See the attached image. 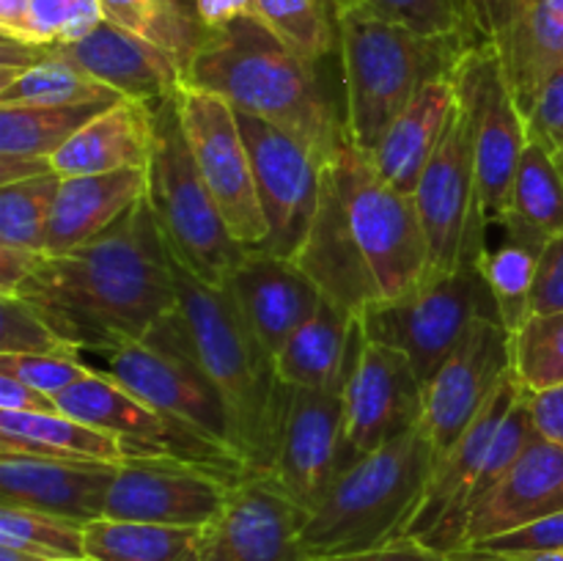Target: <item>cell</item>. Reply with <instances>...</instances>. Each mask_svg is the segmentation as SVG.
<instances>
[{"label": "cell", "instance_id": "4316f807", "mask_svg": "<svg viewBox=\"0 0 563 561\" xmlns=\"http://www.w3.org/2000/svg\"><path fill=\"white\" fill-rule=\"evenodd\" d=\"M460 91L456 72L434 77L421 88L416 99L390 121L368 160L388 185L401 193H416L429 160L438 152L451 119H454Z\"/></svg>", "mask_w": 563, "mask_h": 561}, {"label": "cell", "instance_id": "83f0119b", "mask_svg": "<svg viewBox=\"0 0 563 561\" xmlns=\"http://www.w3.org/2000/svg\"><path fill=\"white\" fill-rule=\"evenodd\" d=\"M119 94L88 75L53 47L3 38L0 55V108H66L115 105Z\"/></svg>", "mask_w": 563, "mask_h": 561}, {"label": "cell", "instance_id": "44dd1931", "mask_svg": "<svg viewBox=\"0 0 563 561\" xmlns=\"http://www.w3.org/2000/svg\"><path fill=\"white\" fill-rule=\"evenodd\" d=\"M223 289L234 300L247 330L273 358L324 300L317 280L295 258L267 251H247Z\"/></svg>", "mask_w": 563, "mask_h": 561}, {"label": "cell", "instance_id": "e0dca14e", "mask_svg": "<svg viewBox=\"0 0 563 561\" xmlns=\"http://www.w3.org/2000/svg\"><path fill=\"white\" fill-rule=\"evenodd\" d=\"M520 396L522 388L515 383V377L506 380L484 407L482 416L467 427V432L443 457H438V465L429 479L421 506L407 528V537L418 539L443 556L465 548L467 522L476 509L478 482H482L489 446Z\"/></svg>", "mask_w": 563, "mask_h": 561}, {"label": "cell", "instance_id": "681fc988", "mask_svg": "<svg viewBox=\"0 0 563 561\" xmlns=\"http://www.w3.org/2000/svg\"><path fill=\"white\" fill-rule=\"evenodd\" d=\"M0 410L5 413H58V402L44 391L0 372Z\"/></svg>", "mask_w": 563, "mask_h": 561}, {"label": "cell", "instance_id": "f35d334b", "mask_svg": "<svg viewBox=\"0 0 563 561\" xmlns=\"http://www.w3.org/2000/svg\"><path fill=\"white\" fill-rule=\"evenodd\" d=\"M539 253L542 251L526 245V242L509 240V237H506L504 245L487 248L482 253V273L495 297L500 322L509 333H515L531 317V295Z\"/></svg>", "mask_w": 563, "mask_h": 561}, {"label": "cell", "instance_id": "f5cc1de1", "mask_svg": "<svg viewBox=\"0 0 563 561\" xmlns=\"http://www.w3.org/2000/svg\"><path fill=\"white\" fill-rule=\"evenodd\" d=\"M196 11L207 31H220L236 20L256 16V0H196Z\"/></svg>", "mask_w": 563, "mask_h": 561}, {"label": "cell", "instance_id": "be15d7a7", "mask_svg": "<svg viewBox=\"0 0 563 561\" xmlns=\"http://www.w3.org/2000/svg\"><path fill=\"white\" fill-rule=\"evenodd\" d=\"M47 561H99L93 556H77V559H47Z\"/></svg>", "mask_w": 563, "mask_h": 561}, {"label": "cell", "instance_id": "603a6c76", "mask_svg": "<svg viewBox=\"0 0 563 561\" xmlns=\"http://www.w3.org/2000/svg\"><path fill=\"white\" fill-rule=\"evenodd\" d=\"M119 465L0 454V504L27 506L49 515L91 522L104 517Z\"/></svg>", "mask_w": 563, "mask_h": 561}, {"label": "cell", "instance_id": "b9f144b4", "mask_svg": "<svg viewBox=\"0 0 563 561\" xmlns=\"http://www.w3.org/2000/svg\"><path fill=\"white\" fill-rule=\"evenodd\" d=\"M104 22L102 0H27L22 44H75Z\"/></svg>", "mask_w": 563, "mask_h": 561}, {"label": "cell", "instance_id": "74e56055", "mask_svg": "<svg viewBox=\"0 0 563 561\" xmlns=\"http://www.w3.org/2000/svg\"><path fill=\"white\" fill-rule=\"evenodd\" d=\"M58 187L60 176L55 170L0 185V242L47 253V226Z\"/></svg>", "mask_w": 563, "mask_h": 561}, {"label": "cell", "instance_id": "5bb4252c", "mask_svg": "<svg viewBox=\"0 0 563 561\" xmlns=\"http://www.w3.org/2000/svg\"><path fill=\"white\" fill-rule=\"evenodd\" d=\"M357 457L346 432L344 391L286 385L275 457L267 471L275 484L311 512Z\"/></svg>", "mask_w": 563, "mask_h": 561}, {"label": "cell", "instance_id": "db71d44e", "mask_svg": "<svg viewBox=\"0 0 563 561\" xmlns=\"http://www.w3.org/2000/svg\"><path fill=\"white\" fill-rule=\"evenodd\" d=\"M53 160H38V157H9L0 154V185H11V182L31 179V176L49 174Z\"/></svg>", "mask_w": 563, "mask_h": 561}, {"label": "cell", "instance_id": "9f6ffc18", "mask_svg": "<svg viewBox=\"0 0 563 561\" xmlns=\"http://www.w3.org/2000/svg\"><path fill=\"white\" fill-rule=\"evenodd\" d=\"M445 561H511V559H509V556L489 553V550L462 548V550H454V553L445 556Z\"/></svg>", "mask_w": 563, "mask_h": 561}, {"label": "cell", "instance_id": "7a4b0ae2", "mask_svg": "<svg viewBox=\"0 0 563 561\" xmlns=\"http://www.w3.org/2000/svg\"><path fill=\"white\" fill-rule=\"evenodd\" d=\"M352 317L412 295L427 280L429 245L410 193L383 179L344 132L322 168V198L295 258Z\"/></svg>", "mask_w": 563, "mask_h": 561}, {"label": "cell", "instance_id": "f546056e", "mask_svg": "<svg viewBox=\"0 0 563 561\" xmlns=\"http://www.w3.org/2000/svg\"><path fill=\"white\" fill-rule=\"evenodd\" d=\"M0 454H31L49 460L124 465L130 454L119 438L93 429L66 413L0 410Z\"/></svg>", "mask_w": 563, "mask_h": 561}, {"label": "cell", "instance_id": "d6986e66", "mask_svg": "<svg viewBox=\"0 0 563 561\" xmlns=\"http://www.w3.org/2000/svg\"><path fill=\"white\" fill-rule=\"evenodd\" d=\"M236 482L242 479H229L190 462L130 460L115 471L104 517L207 528L218 520Z\"/></svg>", "mask_w": 563, "mask_h": 561}, {"label": "cell", "instance_id": "cb8c5ba5", "mask_svg": "<svg viewBox=\"0 0 563 561\" xmlns=\"http://www.w3.org/2000/svg\"><path fill=\"white\" fill-rule=\"evenodd\" d=\"M53 50L124 99L159 105L174 97L185 82L179 61L110 22H102L80 42Z\"/></svg>", "mask_w": 563, "mask_h": 561}, {"label": "cell", "instance_id": "6125c7cd", "mask_svg": "<svg viewBox=\"0 0 563 561\" xmlns=\"http://www.w3.org/2000/svg\"><path fill=\"white\" fill-rule=\"evenodd\" d=\"M553 160H555V165H559V170H561V176H563V146L553 154Z\"/></svg>", "mask_w": 563, "mask_h": 561}, {"label": "cell", "instance_id": "8fae6325", "mask_svg": "<svg viewBox=\"0 0 563 561\" xmlns=\"http://www.w3.org/2000/svg\"><path fill=\"white\" fill-rule=\"evenodd\" d=\"M412 198L429 245V273L423 284L454 273L465 256L487 248L489 223L478 209L473 121L462 99Z\"/></svg>", "mask_w": 563, "mask_h": 561}, {"label": "cell", "instance_id": "836d02e7", "mask_svg": "<svg viewBox=\"0 0 563 561\" xmlns=\"http://www.w3.org/2000/svg\"><path fill=\"white\" fill-rule=\"evenodd\" d=\"M102 9L104 22L165 50L181 69L209 33L198 20L196 0H102Z\"/></svg>", "mask_w": 563, "mask_h": 561}, {"label": "cell", "instance_id": "ab89813d", "mask_svg": "<svg viewBox=\"0 0 563 561\" xmlns=\"http://www.w3.org/2000/svg\"><path fill=\"white\" fill-rule=\"evenodd\" d=\"M88 522L27 506L0 504V544L27 550L42 559H77L86 553Z\"/></svg>", "mask_w": 563, "mask_h": 561}, {"label": "cell", "instance_id": "5b68a950", "mask_svg": "<svg viewBox=\"0 0 563 561\" xmlns=\"http://www.w3.org/2000/svg\"><path fill=\"white\" fill-rule=\"evenodd\" d=\"M434 465L438 451L421 424L357 457L306 512L302 548L308 559L357 553L407 537Z\"/></svg>", "mask_w": 563, "mask_h": 561}, {"label": "cell", "instance_id": "2e32d148", "mask_svg": "<svg viewBox=\"0 0 563 561\" xmlns=\"http://www.w3.org/2000/svg\"><path fill=\"white\" fill-rule=\"evenodd\" d=\"M346 432L357 454L416 429L423 418V380L405 352L363 333L355 317L344 372Z\"/></svg>", "mask_w": 563, "mask_h": 561}, {"label": "cell", "instance_id": "484cf974", "mask_svg": "<svg viewBox=\"0 0 563 561\" xmlns=\"http://www.w3.org/2000/svg\"><path fill=\"white\" fill-rule=\"evenodd\" d=\"M146 198V170L60 176L47 226V256L77 251L113 229Z\"/></svg>", "mask_w": 563, "mask_h": 561}, {"label": "cell", "instance_id": "4fadbf2b", "mask_svg": "<svg viewBox=\"0 0 563 561\" xmlns=\"http://www.w3.org/2000/svg\"><path fill=\"white\" fill-rule=\"evenodd\" d=\"M456 88L473 121L478 209L489 226L504 220L517 165L528 146L526 116L506 82L498 53L478 42L456 66Z\"/></svg>", "mask_w": 563, "mask_h": 561}, {"label": "cell", "instance_id": "8992f818", "mask_svg": "<svg viewBox=\"0 0 563 561\" xmlns=\"http://www.w3.org/2000/svg\"><path fill=\"white\" fill-rule=\"evenodd\" d=\"M339 64L344 124L352 143L372 154L390 121L427 82L456 72L473 47L460 38H429L374 14L368 6L339 11Z\"/></svg>", "mask_w": 563, "mask_h": 561}, {"label": "cell", "instance_id": "d6a6232c", "mask_svg": "<svg viewBox=\"0 0 563 561\" xmlns=\"http://www.w3.org/2000/svg\"><path fill=\"white\" fill-rule=\"evenodd\" d=\"M207 528L99 517L86 526V553L99 561H203Z\"/></svg>", "mask_w": 563, "mask_h": 561}, {"label": "cell", "instance_id": "9c48e42d", "mask_svg": "<svg viewBox=\"0 0 563 561\" xmlns=\"http://www.w3.org/2000/svg\"><path fill=\"white\" fill-rule=\"evenodd\" d=\"M102 372L157 413L196 429L242 460L229 407L187 350L176 311L146 341L104 358Z\"/></svg>", "mask_w": 563, "mask_h": 561}, {"label": "cell", "instance_id": "6f0895ef", "mask_svg": "<svg viewBox=\"0 0 563 561\" xmlns=\"http://www.w3.org/2000/svg\"><path fill=\"white\" fill-rule=\"evenodd\" d=\"M500 0H471V9H473V22H476V33H478V42H482V28L487 25V20L493 16V11L498 9Z\"/></svg>", "mask_w": 563, "mask_h": 561}, {"label": "cell", "instance_id": "60d3db41", "mask_svg": "<svg viewBox=\"0 0 563 561\" xmlns=\"http://www.w3.org/2000/svg\"><path fill=\"white\" fill-rule=\"evenodd\" d=\"M368 9L429 38L478 44L471 0H368Z\"/></svg>", "mask_w": 563, "mask_h": 561}, {"label": "cell", "instance_id": "52a82bcc", "mask_svg": "<svg viewBox=\"0 0 563 561\" xmlns=\"http://www.w3.org/2000/svg\"><path fill=\"white\" fill-rule=\"evenodd\" d=\"M154 152L146 165V201L170 258L203 284L223 286L247 248L231 234L196 168L176 94L154 108Z\"/></svg>", "mask_w": 563, "mask_h": 561}, {"label": "cell", "instance_id": "bcb514c9", "mask_svg": "<svg viewBox=\"0 0 563 561\" xmlns=\"http://www.w3.org/2000/svg\"><path fill=\"white\" fill-rule=\"evenodd\" d=\"M528 143L555 154L563 146V66L544 82L537 102L526 113Z\"/></svg>", "mask_w": 563, "mask_h": 561}, {"label": "cell", "instance_id": "d4e9b609", "mask_svg": "<svg viewBox=\"0 0 563 561\" xmlns=\"http://www.w3.org/2000/svg\"><path fill=\"white\" fill-rule=\"evenodd\" d=\"M563 512V446L537 438L484 495L467 522L465 548Z\"/></svg>", "mask_w": 563, "mask_h": 561}, {"label": "cell", "instance_id": "7dc6e473", "mask_svg": "<svg viewBox=\"0 0 563 561\" xmlns=\"http://www.w3.org/2000/svg\"><path fill=\"white\" fill-rule=\"evenodd\" d=\"M553 311H563V234L550 240L539 253L531 295V314Z\"/></svg>", "mask_w": 563, "mask_h": 561}, {"label": "cell", "instance_id": "f907efd6", "mask_svg": "<svg viewBox=\"0 0 563 561\" xmlns=\"http://www.w3.org/2000/svg\"><path fill=\"white\" fill-rule=\"evenodd\" d=\"M528 407H531V418L539 438L563 446V385L544 391V394L528 396Z\"/></svg>", "mask_w": 563, "mask_h": 561}, {"label": "cell", "instance_id": "3957f363", "mask_svg": "<svg viewBox=\"0 0 563 561\" xmlns=\"http://www.w3.org/2000/svg\"><path fill=\"white\" fill-rule=\"evenodd\" d=\"M185 86L225 99L236 113L278 127L324 165L346 132L319 66L286 47L256 16L209 31L185 69Z\"/></svg>", "mask_w": 563, "mask_h": 561}, {"label": "cell", "instance_id": "7c38bea8", "mask_svg": "<svg viewBox=\"0 0 563 561\" xmlns=\"http://www.w3.org/2000/svg\"><path fill=\"white\" fill-rule=\"evenodd\" d=\"M181 127L203 185L212 193L231 234L258 251L267 240L262 207H258L256 176L240 116L225 99L181 82L176 91Z\"/></svg>", "mask_w": 563, "mask_h": 561}, {"label": "cell", "instance_id": "11a10c76", "mask_svg": "<svg viewBox=\"0 0 563 561\" xmlns=\"http://www.w3.org/2000/svg\"><path fill=\"white\" fill-rule=\"evenodd\" d=\"M25 14L27 0H0V33H3V38L22 42V36H25Z\"/></svg>", "mask_w": 563, "mask_h": 561}, {"label": "cell", "instance_id": "ee69618b", "mask_svg": "<svg viewBox=\"0 0 563 561\" xmlns=\"http://www.w3.org/2000/svg\"><path fill=\"white\" fill-rule=\"evenodd\" d=\"M0 372L33 385L55 399L97 369L88 366L80 355H9V352H0Z\"/></svg>", "mask_w": 563, "mask_h": 561}, {"label": "cell", "instance_id": "91938a15", "mask_svg": "<svg viewBox=\"0 0 563 561\" xmlns=\"http://www.w3.org/2000/svg\"><path fill=\"white\" fill-rule=\"evenodd\" d=\"M511 561H563V553H515Z\"/></svg>", "mask_w": 563, "mask_h": 561}, {"label": "cell", "instance_id": "e575fe53", "mask_svg": "<svg viewBox=\"0 0 563 561\" xmlns=\"http://www.w3.org/2000/svg\"><path fill=\"white\" fill-rule=\"evenodd\" d=\"M104 108L110 105L0 108V154L53 160Z\"/></svg>", "mask_w": 563, "mask_h": 561}, {"label": "cell", "instance_id": "f6af8a7d", "mask_svg": "<svg viewBox=\"0 0 563 561\" xmlns=\"http://www.w3.org/2000/svg\"><path fill=\"white\" fill-rule=\"evenodd\" d=\"M471 548L489 550V553L515 556V553H563V512L542 517L537 522L515 528L500 537L484 539V542L471 544Z\"/></svg>", "mask_w": 563, "mask_h": 561}, {"label": "cell", "instance_id": "c3c4849f", "mask_svg": "<svg viewBox=\"0 0 563 561\" xmlns=\"http://www.w3.org/2000/svg\"><path fill=\"white\" fill-rule=\"evenodd\" d=\"M311 561H445L443 553L427 548L423 542L410 537H401L396 542L379 544L372 550H357V553H344V556H319Z\"/></svg>", "mask_w": 563, "mask_h": 561}, {"label": "cell", "instance_id": "1f68e13d", "mask_svg": "<svg viewBox=\"0 0 563 561\" xmlns=\"http://www.w3.org/2000/svg\"><path fill=\"white\" fill-rule=\"evenodd\" d=\"M500 229L537 251L563 234V176L548 148L528 143L522 152Z\"/></svg>", "mask_w": 563, "mask_h": 561}, {"label": "cell", "instance_id": "ba28073f", "mask_svg": "<svg viewBox=\"0 0 563 561\" xmlns=\"http://www.w3.org/2000/svg\"><path fill=\"white\" fill-rule=\"evenodd\" d=\"M484 251L471 253L454 273L418 286L401 300L357 314L363 333L405 352L423 385L478 319H500L482 273Z\"/></svg>", "mask_w": 563, "mask_h": 561}, {"label": "cell", "instance_id": "f1b7e54d", "mask_svg": "<svg viewBox=\"0 0 563 561\" xmlns=\"http://www.w3.org/2000/svg\"><path fill=\"white\" fill-rule=\"evenodd\" d=\"M154 108L157 105L119 99L99 110L53 157L58 176L110 174V170H146L154 152Z\"/></svg>", "mask_w": 563, "mask_h": 561}, {"label": "cell", "instance_id": "d590c367", "mask_svg": "<svg viewBox=\"0 0 563 561\" xmlns=\"http://www.w3.org/2000/svg\"><path fill=\"white\" fill-rule=\"evenodd\" d=\"M256 20L308 64L322 66L330 55H339L335 0H256Z\"/></svg>", "mask_w": 563, "mask_h": 561}, {"label": "cell", "instance_id": "4dcf8cb0", "mask_svg": "<svg viewBox=\"0 0 563 561\" xmlns=\"http://www.w3.org/2000/svg\"><path fill=\"white\" fill-rule=\"evenodd\" d=\"M352 317L346 308L324 297L313 317L291 333L275 355V372L289 388L330 391L344 385L346 355H350Z\"/></svg>", "mask_w": 563, "mask_h": 561}, {"label": "cell", "instance_id": "8d00e7d4", "mask_svg": "<svg viewBox=\"0 0 563 561\" xmlns=\"http://www.w3.org/2000/svg\"><path fill=\"white\" fill-rule=\"evenodd\" d=\"M511 377L526 396L563 385V311L531 314L511 333Z\"/></svg>", "mask_w": 563, "mask_h": 561}, {"label": "cell", "instance_id": "30bf717a", "mask_svg": "<svg viewBox=\"0 0 563 561\" xmlns=\"http://www.w3.org/2000/svg\"><path fill=\"white\" fill-rule=\"evenodd\" d=\"M55 402L66 416L119 438L130 460L190 462L229 479L251 476L247 465L234 451L157 413L102 369L55 396Z\"/></svg>", "mask_w": 563, "mask_h": 561}, {"label": "cell", "instance_id": "680465c9", "mask_svg": "<svg viewBox=\"0 0 563 561\" xmlns=\"http://www.w3.org/2000/svg\"><path fill=\"white\" fill-rule=\"evenodd\" d=\"M0 561H47V559L27 553V550L11 548V544H0Z\"/></svg>", "mask_w": 563, "mask_h": 561}, {"label": "cell", "instance_id": "94428289", "mask_svg": "<svg viewBox=\"0 0 563 561\" xmlns=\"http://www.w3.org/2000/svg\"><path fill=\"white\" fill-rule=\"evenodd\" d=\"M335 3H339V11H344V9H355V6H366L368 0H335Z\"/></svg>", "mask_w": 563, "mask_h": 561}, {"label": "cell", "instance_id": "ac0fdd59", "mask_svg": "<svg viewBox=\"0 0 563 561\" xmlns=\"http://www.w3.org/2000/svg\"><path fill=\"white\" fill-rule=\"evenodd\" d=\"M509 377L511 333L500 319H478L423 385L421 427L438 457L467 432Z\"/></svg>", "mask_w": 563, "mask_h": 561}, {"label": "cell", "instance_id": "6da1fadb", "mask_svg": "<svg viewBox=\"0 0 563 561\" xmlns=\"http://www.w3.org/2000/svg\"><path fill=\"white\" fill-rule=\"evenodd\" d=\"M11 297L80 355L146 341L176 311L174 258L146 198L88 245L44 256Z\"/></svg>", "mask_w": 563, "mask_h": 561}, {"label": "cell", "instance_id": "7402d4cb", "mask_svg": "<svg viewBox=\"0 0 563 561\" xmlns=\"http://www.w3.org/2000/svg\"><path fill=\"white\" fill-rule=\"evenodd\" d=\"M522 116L563 66V0H500L482 28Z\"/></svg>", "mask_w": 563, "mask_h": 561}, {"label": "cell", "instance_id": "816d5d0a", "mask_svg": "<svg viewBox=\"0 0 563 561\" xmlns=\"http://www.w3.org/2000/svg\"><path fill=\"white\" fill-rule=\"evenodd\" d=\"M47 253L25 251V248L3 245L0 242V297H11L20 289L22 280L42 264Z\"/></svg>", "mask_w": 563, "mask_h": 561}, {"label": "cell", "instance_id": "9a60e30c", "mask_svg": "<svg viewBox=\"0 0 563 561\" xmlns=\"http://www.w3.org/2000/svg\"><path fill=\"white\" fill-rule=\"evenodd\" d=\"M236 116L253 160L258 207L267 223V240L258 251L297 258L317 218L324 163L278 127L245 113Z\"/></svg>", "mask_w": 563, "mask_h": 561}, {"label": "cell", "instance_id": "277c9868", "mask_svg": "<svg viewBox=\"0 0 563 561\" xmlns=\"http://www.w3.org/2000/svg\"><path fill=\"white\" fill-rule=\"evenodd\" d=\"M176 324L187 350L223 396L251 473H267L278 440L286 385L223 286L203 284L174 262Z\"/></svg>", "mask_w": 563, "mask_h": 561}, {"label": "cell", "instance_id": "7bdbcfd3", "mask_svg": "<svg viewBox=\"0 0 563 561\" xmlns=\"http://www.w3.org/2000/svg\"><path fill=\"white\" fill-rule=\"evenodd\" d=\"M0 352H9V355H80L20 297H0Z\"/></svg>", "mask_w": 563, "mask_h": 561}, {"label": "cell", "instance_id": "ffe728a7", "mask_svg": "<svg viewBox=\"0 0 563 561\" xmlns=\"http://www.w3.org/2000/svg\"><path fill=\"white\" fill-rule=\"evenodd\" d=\"M306 509L269 473L234 484L218 520L207 528L203 561H311L302 548Z\"/></svg>", "mask_w": 563, "mask_h": 561}]
</instances>
